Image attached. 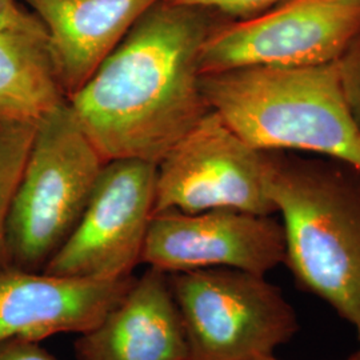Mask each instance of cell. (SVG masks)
I'll return each mask as SVG.
<instances>
[{
	"instance_id": "cell-12",
	"label": "cell",
	"mask_w": 360,
	"mask_h": 360,
	"mask_svg": "<svg viewBox=\"0 0 360 360\" xmlns=\"http://www.w3.org/2000/svg\"><path fill=\"white\" fill-rule=\"evenodd\" d=\"M25 1L47 28L56 77L70 99L160 0Z\"/></svg>"
},
{
	"instance_id": "cell-4",
	"label": "cell",
	"mask_w": 360,
	"mask_h": 360,
	"mask_svg": "<svg viewBox=\"0 0 360 360\" xmlns=\"http://www.w3.org/2000/svg\"><path fill=\"white\" fill-rule=\"evenodd\" d=\"M105 163L67 101L39 117L8 215V267L44 270L77 229Z\"/></svg>"
},
{
	"instance_id": "cell-19",
	"label": "cell",
	"mask_w": 360,
	"mask_h": 360,
	"mask_svg": "<svg viewBox=\"0 0 360 360\" xmlns=\"http://www.w3.org/2000/svg\"><path fill=\"white\" fill-rule=\"evenodd\" d=\"M260 360H281V359H278V358H275V355H271V356H267V358H263V359H260ZM346 360H352V358H351V356H349V358H348V359H346Z\"/></svg>"
},
{
	"instance_id": "cell-16",
	"label": "cell",
	"mask_w": 360,
	"mask_h": 360,
	"mask_svg": "<svg viewBox=\"0 0 360 360\" xmlns=\"http://www.w3.org/2000/svg\"><path fill=\"white\" fill-rule=\"evenodd\" d=\"M176 4L214 10L230 20H245L270 11L285 0H169Z\"/></svg>"
},
{
	"instance_id": "cell-10",
	"label": "cell",
	"mask_w": 360,
	"mask_h": 360,
	"mask_svg": "<svg viewBox=\"0 0 360 360\" xmlns=\"http://www.w3.org/2000/svg\"><path fill=\"white\" fill-rule=\"evenodd\" d=\"M135 275L96 281L43 271L0 270V345L13 339L41 342L58 334H83L126 295Z\"/></svg>"
},
{
	"instance_id": "cell-8",
	"label": "cell",
	"mask_w": 360,
	"mask_h": 360,
	"mask_svg": "<svg viewBox=\"0 0 360 360\" xmlns=\"http://www.w3.org/2000/svg\"><path fill=\"white\" fill-rule=\"evenodd\" d=\"M155 186L154 163L107 162L77 229L43 272L96 281L132 276L154 217Z\"/></svg>"
},
{
	"instance_id": "cell-18",
	"label": "cell",
	"mask_w": 360,
	"mask_h": 360,
	"mask_svg": "<svg viewBox=\"0 0 360 360\" xmlns=\"http://www.w3.org/2000/svg\"><path fill=\"white\" fill-rule=\"evenodd\" d=\"M351 358H352V360H360V349H358L355 354H352Z\"/></svg>"
},
{
	"instance_id": "cell-9",
	"label": "cell",
	"mask_w": 360,
	"mask_h": 360,
	"mask_svg": "<svg viewBox=\"0 0 360 360\" xmlns=\"http://www.w3.org/2000/svg\"><path fill=\"white\" fill-rule=\"evenodd\" d=\"M284 262L279 220L229 208L154 214L142 254V263L167 274L226 267L266 275Z\"/></svg>"
},
{
	"instance_id": "cell-5",
	"label": "cell",
	"mask_w": 360,
	"mask_h": 360,
	"mask_svg": "<svg viewBox=\"0 0 360 360\" xmlns=\"http://www.w3.org/2000/svg\"><path fill=\"white\" fill-rule=\"evenodd\" d=\"M188 360H260L299 331L282 290L248 271L215 267L168 274Z\"/></svg>"
},
{
	"instance_id": "cell-3",
	"label": "cell",
	"mask_w": 360,
	"mask_h": 360,
	"mask_svg": "<svg viewBox=\"0 0 360 360\" xmlns=\"http://www.w3.org/2000/svg\"><path fill=\"white\" fill-rule=\"evenodd\" d=\"M270 154L269 193L296 283L351 324L360 342V174Z\"/></svg>"
},
{
	"instance_id": "cell-15",
	"label": "cell",
	"mask_w": 360,
	"mask_h": 360,
	"mask_svg": "<svg viewBox=\"0 0 360 360\" xmlns=\"http://www.w3.org/2000/svg\"><path fill=\"white\" fill-rule=\"evenodd\" d=\"M336 67L348 110L360 131V30L336 60Z\"/></svg>"
},
{
	"instance_id": "cell-14",
	"label": "cell",
	"mask_w": 360,
	"mask_h": 360,
	"mask_svg": "<svg viewBox=\"0 0 360 360\" xmlns=\"http://www.w3.org/2000/svg\"><path fill=\"white\" fill-rule=\"evenodd\" d=\"M37 120L0 117V270L8 267L7 223L22 179Z\"/></svg>"
},
{
	"instance_id": "cell-2",
	"label": "cell",
	"mask_w": 360,
	"mask_h": 360,
	"mask_svg": "<svg viewBox=\"0 0 360 360\" xmlns=\"http://www.w3.org/2000/svg\"><path fill=\"white\" fill-rule=\"evenodd\" d=\"M200 91L210 110L254 148L321 155L360 174V131L336 62L202 74Z\"/></svg>"
},
{
	"instance_id": "cell-13",
	"label": "cell",
	"mask_w": 360,
	"mask_h": 360,
	"mask_svg": "<svg viewBox=\"0 0 360 360\" xmlns=\"http://www.w3.org/2000/svg\"><path fill=\"white\" fill-rule=\"evenodd\" d=\"M65 101L47 28L18 0H0V117L38 120Z\"/></svg>"
},
{
	"instance_id": "cell-1",
	"label": "cell",
	"mask_w": 360,
	"mask_h": 360,
	"mask_svg": "<svg viewBox=\"0 0 360 360\" xmlns=\"http://www.w3.org/2000/svg\"><path fill=\"white\" fill-rule=\"evenodd\" d=\"M229 20L206 7L160 0L67 99L104 162L158 165L206 115L200 53Z\"/></svg>"
},
{
	"instance_id": "cell-6",
	"label": "cell",
	"mask_w": 360,
	"mask_h": 360,
	"mask_svg": "<svg viewBox=\"0 0 360 360\" xmlns=\"http://www.w3.org/2000/svg\"><path fill=\"white\" fill-rule=\"evenodd\" d=\"M270 154L245 142L208 111L156 165L154 214L238 210L275 215Z\"/></svg>"
},
{
	"instance_id": "cell-7",
	"label": "cell",
	"mask_w": 360,
	"mask_h": 360,
	"mask_svg": "<svg viewBox=\"0 0 360 360\" xmlns=\"http://www.w3.org/2000/svg\"><path fill=\"white\" fill-rule=\"evenodd\" d=\"M359 30L360 0H285L255 18L218 27L203 46L200 74L335 63Z\"/></svg>"
},
{
	"instance_id": "cell-11",
	"label": "cell",
	"mask_w": 360,
	"mask_h": 360,
	"mask_svg": "<svg viewBox=\"0 0 360 360\" xmlns=\"http://www.w3.org/2000/svg\"><path fill=\"white\" fill-rule=\"evenodd\" d=\"M77 360H188L168 274L148 267L75 345Z\"/></svg>"
},
{
	"instance_id": "cell-17",
	"label": "cell",
	"mask_w": 360,
	"mask_h": 360,
	"mask_svg": "<svg viewBox=\"0 0 360 360\" xmlns=\"http://www.w3.org/2000/svg\"><path fill=\"white\" fill-rule=\"evenodd\" d=\"M0 360H56L39 342L13 339L0 345Z\"/></svg>"
}]
</instances>
